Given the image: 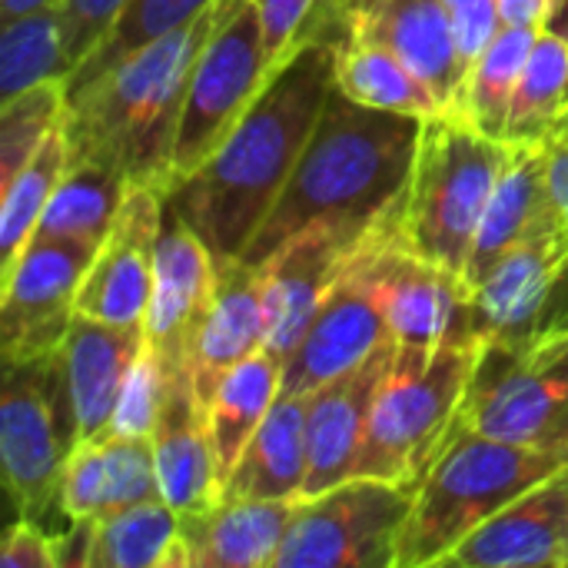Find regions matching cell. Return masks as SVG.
Returning a JSON list of instances; mask_svg holds the SVG:
<instances>
[{
  "label": "cell",
  "mask_w": 568,
  "mask_h": 568,
  "mask_svg": "<svg viewBox=\"0 0 568 568\" xmlns=\"http://www.w3.org/2000/svg\"><path fill=\"white\" fill-rule=\"evenodd\" d=\"M336 83V43L306 37L230 130L176 186L166 206L210 250L213 263L240 260L290 183Z\"/></svg>",
  "instance_id": "6da1fadb"
},
{
  "label": "cell",
  "mask_w": 568,
  "mask_h": 568,
  "mask_svg": "<svg viewBox=\"0 0 568 568\" xmlns=\"http://www.w3.org/2000/svg\"><path fill=\"white\" fill-rule=\"evenodd\" d=\"M419 133L423 116L356 103L333 83L290 183L240 260L263 266L283 243L313 226L373 233L393 223Z\"/></svg>",
  "instance_id": "7a4b0ae2"
},
{
  "label": "cell",
  "mask_w": 568,
  "mask_h": 568,
  "mask_svg": "<svg viewBox=\"0 0 568 568\" xmlns=\"http://www.w3.org/2000/svg\"><path fill=\"white\" fill-rule=\"evenodd\" d=\"M216 7L220 0L193 23L140 47L90 90L67 100V163H100L130 183L170 190L190 70L216 23Z\"/></svg>",
  "instance_id": "3957f363"
},
{
  "label": "cell",
  "mask_w": 568,
  "mask_h": 568,
  "mask_svg": "<svg viewBox=\"0 0 568 568\" xmlns=\"http://www.w3.org/2000/svg\"><path fill=\"white\" fill-rule=\"evenodd\" d=\"M566 463L568 453L529 449L453 426L413 496L396 568L443 566L466 536L552 479Z\"/></svg>",
  "instance_id": "277c9868"
},
{
  "label": "cell",
  "mask_w": 568,
  "mask_h": 568,
  "mask_svg": "<svg viewBox=\"0 0 568 568\" xmlns=\"http://www.w3.org/2000/svg\"><path fill=\"white\" fill-rule=\"evenodd\" d=\"M503 156L506 140L486 136L456 110L426 116L396 220L399 243L466 276Z\"/></svg>",
  "instance_id": "5b68a950"
},
{
  "label": "cell",
  "mask_w": 568,
  "mask_h": 568,
  "mask_svg": "<svg viewBox=\"0 0 568 568\" xmlns=\"http://www.w3.org/2000/svg\"><path fill=\"white\" fill-rule=\"evenodd\" d=\"M479 343L403 346L373 403L353 476L406 486L413 496L443 449Z\"/></svg>",
  "instance_id": "8992f818"
},
{
  "label": "cell",
  "mask_w": 568,
  "mask_h": 568,
  "mask_svg": "<svg viewBox=\"0 0 568 568\" xmlns=\"http://www.w3.org/2000/svg\"><path fill=\"white\" fill-rule=\"evenodd\" d=\"M77 449V413L60 349L40 359H3L0 396V463L10 503L20 519L53 539L73 519L63 506V479Z\"/></svg>",
  "instance_id": "52a82bcc"
},
{
  "label": "cell",
  "mask_w": 568,
  "mask_h": 568,
  "mask_svg": "<svg viewBox=\"0 0 568 568\" xmlns=\"http://www.w3.org/2000/svg\"><path fill=\"white\" fill-rule=\"evenodd\" d=\"M453 426L568 453V329L483 339Z\"/></svg>",
  "instance_id": "ba28073f"
},
{
  "label": "cell",
  "mask_w": 568,
  "mask_h": 568,
  "mask_svg": "<svg viewBox=\"0 0 568 568\" xmlns=\"http://www.w3.org/2000/svg\"><path fill=\"white\" fill-rule=\"evenodd\" d=\"M273 67L253 0H220L216 23L190 70L186 103L173 146L170 186L190 176L240 123ZM170 193V190H166Z\"/></svg>",
  "instance_id": "9c48e42d"
},
{
  "label": "cell",
  "mask_w": 568,
  "mask_h": 568,
  "mask_svg": "<svg viewBox=\"0 0 568 568\" xmlns=\"http://www.w3.org/2000/svg\"><path fill=\"white\" fill-rule=\"evenodd\" d=\"M409 509L406 486L349 476L296 503L273 568H396Z\"/></svg>",
  "instance_id": "30bf717a"
},
{
  "label": "cell",
  "mask_w": 568,
  "mask_h": 568,
  "mask_svg": "<svg viewBox=\"0 0 568 568\" xmlns=\"http://www.w3.org/2000/svg\"><path fill=\"white\" fill-rule=\"evenodd\" d=\"M396 220L383 226L349 266L379 303L393 339L403 346L479 343L466 276L406 250L396 236Z\"/></svg>",
  "instance_id": "8fae6325"
},
{
  "label": "cell",
  "mask_w": 568,
  "mask_h": 568,
  "mask_svg": "<svg viewBox=\"0 0 568 568\" xmlns=\"http://www.w3.org/2000/svg\"><path fill=\"white\" fill-rule=\"evenodd\" d=\"M100 246L83 240L30 243L0 280V356L13 363L50 356L77 316V290Z\"/></svg>",
  "instance_id": "7c38bea8"
},
{
  "label": "cell",
  "mask_w": 568,
  "mask_h": 568,
  "mask_svg": "<svg viewBox=\"0 0 568 568\" xmlns=\"http://www.w3.org/2000/svg\"><path fill=\"white\" fill-rule=\"evenodd\" d=\"M163 220L166 193L146 183H130L106 240L80 280L77 313L113 326H143Z\"/></svg>",
  "instance_id": "4fadbf2b"
},
{
  "label": "cell",
  "mask_w": 568,
  "mask_h": 568,
  "mask_svg": "<svg viewBox=\"0 0 568 568\" xmlns=\"http://www.w3.org/2000/svg\"><path fill=\"white\" fill-rule=\"evenodd\" d=\"M389 226V223H386ZM383 230V226H379ZM356 233L343 226H313L290 243H283L266 263V353L280 363L296 349L316 310L329 296V290L349 273L366 243L379 233Z\"/></svg>",
  "instance_id": "5bb4252c"
},
{
  "label": "cell",
  "mask_w": 568,
  "mask_h": 568,
  "mask_svg": "<svg viewBox=\"0 0 568 568\" xmlns=\"http://www.w3.org/2000/svg\"><path fill=\"white\" fill-rule=\"evenodd\" d=\"M216 290V266L203 240L166 206L156 243L153 290L143 316V339L166 376L190 373L200 329Z\"/></svg>",
  "instance_id": "9a60e30c"
},
{
  "label": "cell",
  "mask_w": 568,
  "mask_h": 568,
  "mask_svg": "<svg viewBox=\"0 0 568 568\" xmlns=\"http://www.w3.org/2000/svg\"><path fill=\"white\" fill-rule=\"evenodd\" d=\"M399 343L386 339L366 363L306 396V486L303 499L320 496L353 476L373 403L396 359Z\"/></svg>",
  "instance_id": "2e32d148"
},
{
  "label": "cell",
  "mask_w": 568,
  "mask_h": 568,
  "mask_svg": "<svg viewBox=\"0 0 568 568\" xmlns=\"http://www.w3.org/2000/svg\"><path fill=\"white\" fill-rule=\"evenodd\" d=\"M386 339H393L386 316L373 293L353 270L329 290L303 339L283 363V393H316L366 363Z\"/></svg>",
  "instance_id": "e0dca14e"
},
{
  "label": "cell",
  "mask_w": 568,
  "mask_h": 568,
  "mask_svg": "<svg viewBox=\"0 0 568 568\" xmlns=\"http://www.w3.org/2000/svg\"><path fill=\"white\" fill-rule=\"evenodd\" d=\"M443 566L568 568L566 466L466 536Z\"/></svg>",
  "instance_id": "ac0fdd59"
},
{
  "label": "cell",
  "mask_w": 568,
  "mask_h": 568,
  "mask_svg": "<svg viewBox=\"0 0 568 568\" xmlns=\"http://www.w3.org/2000/svg\"><path fill=\"white\" fill-rule=\"evenodd\" d=\"M339 23L386 43L446 110L456 106L469 63L446 0H373L359 13L339 17Z\"/></svg>",
  "instance_id": "d6986e66"
},
{
  "label": "cell",
  "mask_w": 568,
  "mask_h": 568,
  "mask_svg": "<svg viewBox=\"0 0 568 568\" xmlns=\"http://www.w3.org/2000/svg\"><path fill=\"white\" fill-rule=\"evenodd\" d=\"M143 349V326H113L77 313L60 346L73 413L77 446L110 436L120 389Z\"/></svg>",
  "instance_id": "ffe728a7"
},
{
  "label": "cell",
  "mask_w": 568,
  "mask_h": 568,
  "mask_svg": "<svg viewBox=\"0 0 568 568\" xmlns=\"http://www.w3.org/2000/svg\"><path fill=\"white\" fill-rule=\"evenodd\" d=\"M216 266V290L200 329L190 376L200 406L210 403L220 379L266 346V276L263 266L243 260H223Z\"/></svg>",
  "instance_id": "44dd1931"
},
{
  "label": "cell",
  "mask_w": 568,
  "mask_h": 568,
  "mask_svg": "<svg viewBox=\"0 0 568 568\" xmlns=\"http://www.w3.org/2000/svg\"><path fill=\"white\" fill-rule=\"evenodd\" d=\"M546 223H559L549 203L546 183V143L542 140H506V156L483 213L479 233L469 250L466 283L476 286L503 256L526 243Z\"/></svg>",
  "instance_id": "7402d4cb"
},
{
  "label": "cell",
  "mask_w": 568,
  "mask_h": 568,
  "mask_svg": "<svg viewBox=\"0 0 568 568\" xmlns=\"http://www.w3.org/2000/svg\"><path fill=\"white\" fill-rule=\"evenodd\" d=\"M296 503L220 496L206 509L183 513L180 539L190 568H273Z\"/></svg>",
  "instance_id": "603a6c76"
},
{
  "label": "cell",
  "mask_w": 568,
  "mask_h": 568,
  "mask_svg": "<svg viewBox=\"0 0 568 568\" xmlns=\"http://www.w3.org/2000/svg\"><path fill=\"white\" fill-rule=\"evenodd\" d=\"M150 443L160 493L180 516L206 509L220 499V476L206 433V413L193 393L190 373L170 376Z\"/></svg>",
  "instance_id": "cb8c5ba5"
},
{
  "label": "cell",
  "mask_w": 568,
  "mask_h": 568,
  "mask_svg": "<svg viewBox=\"0 0 568 568\" xmlns=\"http://www.w3.org/2000/svg\"><path fill=\"white\" fill-rule=\"evenodd\" d=\"M153 499H163V493L150 439L106 436L73 449L63 479V506L70 519H103Z\"/></svg>",
  "instance_id": "d4e9b609"
},
{
  "label": "cell",
  "mask_w": 568,
  "mask_h": 568,
  "mask_svg": "<svg viewBox=\"0 0 568 568\" xmlns=\"http://www.w3.org/2000/svg\"><path fill=\"white\" fill-rule=\"evenodd\" d=\"M310 469L306 453V396L283 393L246 443L240 463L223 483L226 499H303Z\"/></svg>",
  "instance_id": "484cf974"
},
{
  "label": "cell",
  "mask_w": 568,
  "mask_h": 568,
  "mask_svg": "<svg viewBox=\"0 0 568 568\" xmlns=\"http://www.w3.org/2000/svg\"><path fill=\"white\" fill-rule=\"evenodd\" d=\"M280 389H283V363L266 349L233 366L213 389L203 413H206V433L216 459L220 489L230 479L233 466L240 463L246 443L266 419Z\"/></svg>",
  "instance_id": "4316f807"
},
{
  "label": "cell",
  "mask_w": 568,
  "mask_h": 568,
  "mask_svg": "<svg viewBox=\"0 0 568 568\" xmlns=\"http://www.w3.org/2000/svg\"><path fill=\"white\" fill-rule=\"evenodd\" d=\"M336 43V87L366 106L376 110H396L413 116H436L446 106L436 100V93L376 37L339 23Z\"/></svg>",
  "instance_id": "83f0119b"
},
{
  "label": "cell",
  "mask_w": 568,
  "mask_h": 568,
  "mask_svg": "<svg viewBox=\"0 0 568 568\" xmlns=\"http://www.w3.org/2000/svg\"><path fill=\"white\" fill-rule=\"evenodd\" d=\"M87 568H190L180 513L153 499L97 519Z\"/></svg>",
  "instance_id": "f1b7e54d"
},
{
  "label": "cell",
  "mask_w": 568,
  "mask_h": 568,
  "mask_svg": "<svg viewBox=\"0 0 568 568\" xmlns=\"http://www.w3.org/2000/svg\"><path fill=\"white\" fill-rule=\"evenodd\" d=\"M130 180L100 163H67L30 243L83 240L100 246L126 200ZM27 243V246H30Z\"/></svg>",
  "instance_id": "f546056e"
},
{
  "label": "cell",
  "mask_w": 568,
  "mask_h": 568,
  "mask_svg": "<svg viewBox=\"0 0 568 568\" xmlns=\"http://www.w3.org/2000/svg\"><path fill=\"white\" fill-rule=\"evenodd\" d=\"M539 33L542 30H536V27L503 23L499 33L473 60V67L466 73V83H463L453 110L493 140H506L513 97H516L519 77L526 70V60H529Z\"/></svg>",
  "instance_id": "4dcf8cb0"
},
{
  "label": "cell",
  "mask_w": 568,
  "mask_h": 568,
  "mask_svg": "<svg viewBox=\"0 0 568 568\" xmlns=\"http://www.w3.org/2000/svg\"><path fill=\"white\" fill-rule=\"evenodd\" d=\"M70 60L63 47L60 7L7 17L0 27V103L40 83H67Z\"/></svg>",
  "instance_id": "1f68e13d"
},
{
  "label": "cell",
  "mask_w": 568,
  "mask_h": 568,
  "mask_svg": "<svg viewBox=\"0 0 568 568\" xmlns=\"http://www.w3.org/2000/svg\"><path fill=\"white\" fill-rule=\"evenodd\" d=\"M216 0H126L123 13L116 17L110 33L100 40V47L67 77V83H63L67 100L90 90L100 77H106L116 63H123L140 47L166 37L170 30H180V27L193 23Z\"/></svg>",
  "instance_id": "d6a6232c"
},
{
  "label": "cell",
  "mask_w": 568,
  "mask_h": 568,
  "mask_svg": "<svg viewBox=\"0 0 568 568\" xmlns=\"http://www.w3.org/2000/svg\"><path fill=\"white\" fill-rule=\"evenodd\" d=\"M63 170H67V136L60 123L37 150V156L0 190V280L13 270V263L27 250Z\"/></svg>",
  "instance_id": "836d02e7"
},
{
  "label": "cell",
  "mask_w": 568,
  "mask_h": 568,
  "mask_svg": "<svg viewBox=\"0 0 568 568\" xmlns=\"http://www.w3.org/2000/svg\"><path fill=\"white\" fill-rule=\"evenodd\" d=\"M568 103V40L542 30L519 77L506 140H542Z\"/></svg>",
  "instance_id": "e575fe53"
},
{
  "label": "cell",
  "mask_w": 568,
  "mask_h": 568,
  "mask_svg": "<svg viewBox=\"0 0 568 568\" xmlns=\"http://www.w3.org/2000/svg\"><path fill=\"white\" fill-rule=\"evenodd\" d=\"M63 83H40L0 103V190L37 156L47 136L63 123Z\"/></svg>",
  "instance_id": "d590c367"
},
{
  "label": "cell",
  "mask_w": 568,
  "mask_h": 568,
  "mask_svg": "<svg viewBox=\"0 0 568 568\" xmlns=\"http://www.w3.org/2000/svg\"><path fill=\"white\" fill-rule=\"evenodd\" d=\"M166 369L160 366V359L153 356V349L143 339V349L136 356V363L126 373V383L120 389L116 399V413L110 423V436H123V439H150L163 396H166Z\"/></svg>",
  "instance_id": "8d00e7d4"
},
{
  "label": "cell",
  "mask_w": 568,
  "mask_h": 568,
  "mask_svg": "<svg viewBox=\"0 0 568 568\" xmlns=\"http://www.w3.org/2000/svg\"><path fill=\"white\" fill-rule=\"evenodd\" d=\"M126 0H63V47L70 60V73L100 47V40L110 33L116 17L123 13Z\"/></svg>",
  "instance_id": "74e56055"
},
{
  "label": "cell",
  "mask_w": 568,
  "mask_h": 568,
  "mask_svg": "<svg viewBox=\"0 0 568 568\" xmlns=\"http://www.w3.org/2000/svg\"><path fill=\"white\" fill-rule=\"evenodd\" d=\"M253 3L263 23L270 67H280L306 37H316L310 33V20L320 0H253Z\"/></svg>",
  "instance_id": "f35d334b"
},
{
  "label": "cell",
  "mask_w": 568,
  "mask_h": 568,
  "mask_svg": "<svg viewBox=\"0 0 568 568\" xmlns=\"http://www.w3.org/2000/svg\"><path fill=\"white\" fill-rule=\"evenodd\" d=\"M446 3H449V13L456 20V33H459L463 57L473 67V60L489 47V40L503 27L499 0H446Z\"/></svg>",
  "instance_id": "ab89813d"
},
{
  "label": "cell",
  "mask_w": 568,
  "mask_h": 568,
  "mask_svg": "<svg viewBox=\"0 0 568 568\" xmlns=\"http://www.w3.org/2000/svg\"><path fill=\"white\" fill-rule=\"evenodd\" d=\"M0 566L3 568H60L57 566V539L43 532L40 526L17 519L3 532L0 546Z\"/></svg>",
  "instance_id": "60d3db41"
},
{
  "label": "cell",
  "mask_w": 568,
  "mask_h": 568,
  "mask_svg": "<svg viewBox=\"0 0 568 568\" xmlns=\"http://www.w3.org/2000/svg\"><path fill=\"white\" fill-rule=\"evenodd\" d=\"M546 143V183H549V203L552 213L559 216L562 240L568 246V103L566 110L552 120L549 133L542 136Z\"/></svg>",
  "instance_id": "b9f144b4"
},
{
  "label": "cell",
  "mask_w": 568,
  "mask_h": 568,
  "mask_svg": "<svg viewBox=\"0 0 568 568\" xmlns=\"http://www.w3.org/2000/svg\"><path fill=\"white\" fill-rule=\"evenodd\" d=\"M546 10H549V0H499V17L509 27H536V30H542Z\"/></svg>",
  "instance_id": "7bdbcfd3"
},
{
  "label": "cell",
  "mask_w": 568,
  "mask_h": 568,
  "mask_svg": "<svg viewBox=\"0 0 568 568\" xmlns=\"http://www.w3.org/2000/svg\"><path fill=\"white\" fill-rule=\"evenodd\" d=\"M542 30H549V33H556V37L568 40V0H549V10H546V23H542Z\"/></svg>",
  "instance_id": "ee69618b"
},
{
  "label": "cell",
  "mask_w": 568,
  "mask_h": 568,
  "mask_svg": "<svg viewBox=\"0 0 568 568\" xmlns=\"http://www.w3.org/2000/svg\"><path fill=\"white\" fill-rule=\"evenodd\" d=\"M60 3L63 0H0V20L33 13V10H43V7H60Z\"/></svg>",
  "instance_id": "f6af8a7d"
},
{
  "label": "cell",
  "mask_w": 568,
  "mask_h": 568,
  "mask_svg": "<svg viewBox=\"0 0 568 568\" xmlns=\"http://www.w3.org/2000/svg\"><path fill=\"white\" fill-rule=\"evenodd\" d=\"M373 0H336V13L339 17H353V13H359V10H366Z\"/></svg>",
  "instance_id": "bcb514c9"
},
{
  "label": "cell",
  "mask_w": 568,
  "mask_h": 568,
  "mask_svg": "<svg viewBox=\"0 0 568 568\" xmlns=\"http://www.w3.org/2000/svg\"><path fill=\"white\" fill-rule=\"evenodd\" d=\"M566 479H568V463H566Z\"/></svg>",
  "instance_id": "7dc6e473"
}]
</instances>
